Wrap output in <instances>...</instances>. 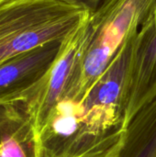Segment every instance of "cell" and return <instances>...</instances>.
<instances>
[{
  "label": "cell",
  "mask_w": 156,
  "mask_h": 157,
  "mask_svg": "<svg viewBox=\"0 0 156 157\" xmlns=\"http://www.w3.org/2000/svg\"><path fill=\"white\" fill-rule=\"evenodd\" d=\"M63 40L49 42L0 64V105L29 98L52 65Z\"/></svg>",
  "instance_id": "3957f363"
},
{
  "label": "cell",
  "mask_w": 156,
  "mask_h": 157,
  "mask_svg": "<svg viewBox=\"0 0 156 157\" xmlns=\"http://www.w3.org/2000/svg\"><path fill=\"white\" fill-rule=\"evenodd\" d=\"M155 6L156 0H103L97 9L91 12V37L74 95H84L102 75Z\"/></svg>",
  "instance_id": "7a4b0ae2"
},
{
  "label": "cell",
  "mask_w": 156,
  "mask_h": 157,
  "mask_svg": "<svg viewBox=\"0 0 156 157\" xmlns=\"http://www.w3.org/2000/svg\"><path fill=\"white\" fill-rule=\"evenodd\" d=\"M87 12L60 0H6L0 4V64L63 40Z\"/></svg>",
  "instance_id": "6da1fadb"
},
{
  "label": "cell",
  "mask_w": 156,
  "mask_h": 157,
  "mask_svg": "<svg viewBox=\"0 0 156 157\" xmlns=\"http://www.w3.org/2000/svg\"><path fill=\"white\" fill-rule=\"evenodd\" d=\"M156 90V6L134 37L128 90Z\"/></svg>",
  "instance_id": "277c9868"
},
{
  "label": "cell",
  "mask_w": 156,
  "mask_h": 157,
  "mask_svg": "<svg viewBox=\"0 0 156 157\" xmlns=\"http://www.w3.org/2000/svg\"><path fill=\"white\" fill-rule=\"evenodd\" d=\"M60 1H63L74 6L81 7L90 12H95L103 2V0H60Z\"/></svg>",
  "instance_id": "8992f818"
},
{
  "label": "cell",
  "mask_w": 156,
  "mask_h": 157,
  "mask_svg": "<svg viewBox=\"0 0 156 157\" xmlns=\"http://www.w3.org/2000/svg\"><path fill=\"white\" fill-rule=\"evenodd\" d=\"M0 157H36L35 133L21 101L0 105Z\"/></svg>",
  "instance_id": "5b68a950"
},
{
  "label": "cell",
  "mask_w": 156,
  "mask_h": 157,
  "mask_svg": "<svg viewBox=\"0 0 156 157\" xmlns=\"http://www.w3.org/2000/svg\"><path fill=\"white\" fill-rule=\"evenodd\" d=\"M4 1H6V0H0V4H1L2 2H4Z\"/></svg>",
  "instance_id": "52a82bcc"
}]
</instances>
